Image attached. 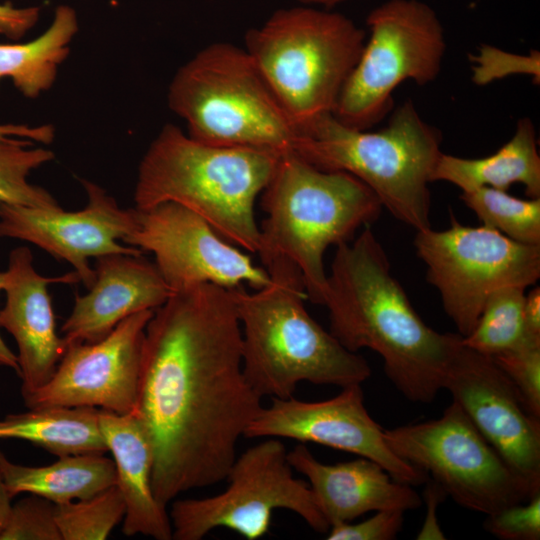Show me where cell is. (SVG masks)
Returning a JSON list of instances; mask_svg holds the SVG:
<instances>
[{"mask_svg":"<svg viewBox=\"0 0 540 540\" xmlns=\"http://www.w3.org/2000/svg\"><path fill=\"white\" fill-rule=\"evenodd\" d=\"M125 510L115 484L90 498L56 505L55 519L62 540H104L123 520Z\"/></svg>","mask_w":540,"mask_h":540,"instance_id":"f1b7e54d","label":"cell"},{"mask_svg":"<svg viewBox=\"0 0 540 540\" xmlns=\"http://www.w3.org/2000/svg\"><path fill=\"white\" fill-rule=\"evenodd\" d=\"M168 102L202 143L282 154L298 135L252 57L231 43H212L179 68Z\"/></svg>","mask_w":540,"mask_h":540,"instance_id":"ba28073f","label":"cell"},{"mask_svg":"<svg viewBox=\"0 0 540 540\" xmlns=\"http://www.w3.org/2000/svg\"><path fill=\"white\" fill-rule=\"evenodd\" d=\"M525 288L503 287L492 293L484 304L473 330L462 343L492 357L521 345L528 337L524 325Z\"/></svg>","mask_w":540,"mask_h":540,"instance_id":"484cf974","label":"cell"},{"mask_svg":"<svg viewBox=\"0 0 540 540\" xmlns=\"http://www.w3.org/2000/svg\"><path fill=\"white\" fill-rule=\"evenodd\" d=\"M38 7L17 8L10 3L0 4V33L17 40L25 35L39 19Z\"/></svg>","mask_w":540,"mask_h":540,"instance_id":"836d02e7","label":"cell"},{"mask_svg":"<svg viewBox=\"0 0 540 540\" xmlns=\"http://www.w3.org/2000/svg\"><path fill=\"white\" fill-rule=\"evenodd\" d=\"M99 426L113 455L116 485L125 502L123 534L171 540L169 513L153 492L154 453L141 420L135 413L117 414L99 409Z\"/></svg>","mask_w":540,"mask_h":540,"instance_id":"44dd1931","label":"cell"},{"mask_svg":"<svg viewBox=\"0 0 540 540\" xmlns=\"http://www.w3.org/2000/svg\"><path fill=\"white\" fill-rule=\"evenodd\" d=\"M532 495L540 493V418L491 357L458 346L444 388Z\"/></svg>","mask_w":540,"mask_h":540,"instance_id":"9a60e30c","label":"cell"},{"mask_svg":"<svg viewBox=\"0 0 540 540\" xmlns=\"http://www.w3.org/2000/svg\"><path fill=\"white\" fill-rule=\"evenodd\" d=\"M51 125L28 126L23 124H0V140L18 138L49 144L54 139Z\"/></svg>","mask_w":540,"mask_h":540,"instance_id":"d590c367","label":"cell"},{"mask_svg":"<svg viewBox=\"0 0 540 540\" xmlns=\"http://www.w3.org/2000/svg\"><path fill=\"white\" fill-rule=\"evenodd\" d=\"M404 511L380 510L359 523L342 522L331 525L329 540H392L402 529Z\"/></svg>","mask_w":540,"mask_h":540,"instance_id":"d6a6232c","label":"cell"},{"mask_svg":"<svg viewBox=\"0 0 540 540\" xmlns=\"http://www.w3.org/2000/svg\"><path fill=\"white\" fill-rule=\"evenodd\" d=\"M5 283V271L0 272V291L3 290ZM0 365L12 368L19 375V366L17 362V356L14 354L0 335Z\"/></svg>","mask_w":540,"mask_h":540,"instance_id":"74e56055","label":"cell"},{"mask_svg":"<svg viewBox=\"0 0 540 540\" xmlns=\"http://www.w3.org/2000/svg\"><path fill=\"white\" fill-rule=\"evenodd\" d=\"M81 182L88 203L78 211L0 203V237L27 241L68 262L88 289L95 280L90 258L143 252L118 242L136 229L137 209H124L99 185Z\"/></svg>","mask_w":540,"mask_h":540,"instance_id":"e0dca14e","label":"cell"},{"mask_svg":"<svg viewBox=\"0 0 540 540\" xmlns=\"http://www.w3.org/2000/svg\"><path fill=\"white\" fill-rule=\"evenodd\" d=\"M270 281L248 291L229 289L242 333V368L261 397H292L310 382L341 388L371 375L367 360L346 349L308 313L305 283L298 267L284 257L264 263Z\"/></svg>","mask_w":540,"mask_h":540,"instance_id":"3957f363","label":"cell"},{"mask_svg":"<svg viewBox=\"0 0 540 540\" xmlns=\"http://www.w3.org/2000/svg\"><path fill=\"white\" fill-rule=\"evenodd\" d=\"M435 181L449 182L462 192L481 187L507 191L519 183L529 198H540V156L532 120L521 118L510 140L489 156L462 158L442 153L432 174Z\"/></svg>","mask_w":540,"mask_h":540,"instance_id":"7402d4cb","label":"cell"},{"mask_svg":"<svg viewBox=\"0 0 540 540\" xmlns=\"http://www.w3.org/2000/svg\"><path fill=\"white\" fill-rule=\"evenodd\" d=\"M95 259V280L87 294L75 296L61 327L66 346L97 342L125 318L157 309L172 294L155 263L142 254L112 253Z\"/></svg>","mask_w":540,"mask_h":540,"instance_id":"d6986e66","label":"cell"},{"mask_svg":"<svg viewBox=\"0 0 540 540\" xmlns=\"http://www.w3.org/2000/svg\"><path fill=\"white\" fill-rule=\"evenodd\" d=\"M484 527L502 540H539L540 493L487 515Z\"/></svg>","mask_w":540,"mask_h":540,"instance_id":"1f68e13d","label":"cell"},{"mask_svg":"<svg viewBox=\"0 0 540 540\" xmlns=\"http://www.w3.org/2000/svg\"><path fill=\"white\" fill-rule=\"evenodd\" d=\"M280 155L202 143L166 124L140 162L135 207L180 204L202 217L229 243L257 253L260 232L254 205Z\"/></svg>","mask_w":540,"mask_h":540,"instance_id":"277c9868","label":"cell"},{"mask_svg":"<svg viewBox=\"0 0 540 540\" xmlns=\"http://www.w3.org/2000/svg\"><path fill=\"white\" fill-rule=\"evenodd\" d=\"M55 508L56 504L34 494L12 503L0 540H62Z\"/></svg>","mask_w":540,"mask_h":540,"instance_id":"4dcf8cb0","label":"cell"},{"mask_svg":"<svg viewBox=\"0 0 540 540\" xmlns=\"http://www.w3.org/2000/svg\"><path fill=\"white\" fill-rule=\"evenodd\" d=\"M77 30L75 10L61 5L39 37L26 43L0 44V80L10 78L24 96L38 97L53 85Z\"/></svg>","mask_w":540,"mask_h":540,"instance_id":"d4e9b609","label":"cell"},{"mask_svg":"<svg viewBox=\"0 0 540 540\" xmlns=\"http://www.w3.org/2000/svg\"><path fill=\"white\" fill-rule=\"evenodd\" d=\"M460 199L483 226L516 242L540 245V198L520 199L507 191L481 187L462 192Z\"/></svg>","mask_w":540,"mask_h":540,"instance_id":"4316f807","label":"cell"},{"mask_svg":"<svg viewBox=\"0 0 540 540\" xmlns=\"http://www.w3.org/2000/svg\"><path fill=\"white\" fill-rule=\"evenodd\" d=\"M441 143L440 131L407 99L378 131L320 116L298 130L292 151L318 169L355 176L391 215L418 231L431 227L429 184Z\"/></svg>","mask_w":540,"mask_h":540,"instance_id":"8992f818","label":"cell"},{"mask_svg":"<svg viewBox=\"0 0 540 540\" xmlns=\"http://www.w3.org/2000/svg\"><path fill=\"white\" fill-rule=\"evenodd\" d=\"M384 439L467 509L490 515L535 496L455 401L438 419L384 429Z\"/></svg>","mask_w":540,"mask_h":540,"instance_id":"7c38bea8","label":"cell"},{"mask_svg":"<svg viewBox=\"0 0 540 540\" xmlns=\"http://www.w3.org/2000/svg\"><path fill=\"white\" fill-rule=\"evenodd\" d=\"M33 443L58 457L104 454L107 445L99 426V409L92 407H35L0 420V440Z\"/></svg>","mask_w":540,"mask_h":540,"instance_id":"cb8c5ba5","label":"cell"},{"mask_svg":"<svg viewBox=\"0 0 540 540\" xmlns=\"http://www.w3.org/2000/svg\"><path fill=\"white\" fill-rule=\"evenodd\" d=\"M302 5H321L326 9H331L338 4L344 3L349 0H297Z\"/></svg>","mask_w":540,"mask_h":540,"instance_id":"ab89813d","label":"cell"},{"mask_svg":"<svg viewBox=\"0 0 540 540\" xmlns=\"http://www.w3.org/2000/svg\"><path fill=\"white\" fill-rule=\"evenodd\" d=\"M245 50L297 128L333 114L366 33L349 17L300 5L247 31Z\"/></svg>","mask_w":540,"mask_h":540,"instance_id":"52a82bcc","label":"cell"},{"mask_svg":"<svg viewBox=\"0 0 540 540\" xmlns=\"http://www.w3.org/2000/svg\"><path fill=\"white\" fill-rule=\"evenodd\" d=\"M0 471L12 498L28 493L56 505L90 498L116 484L115 463L103 454L66 455L49 465L25 466L0 451Z\"/></svg>","mask_w":540,"mask_h":540,"instance_id":"603a6c76","label":"cell"},{"mask_svg":"<svg viewBox=\"0 0 540 540\" xmlns=\"http://www.w3.org/2000/svg\"><path fill=\"white\" fill-rule=\"evenodd\" d=\"M260 195L266 213L259 226L261 262L273 257L293 262L307 299L323 305L326 250L350 242L358 229L375 222L383 209L380 200L355 176L318 169L293 151L280 155Z\"/></svg>","mask_w":540,"mask_h":540,"instance_id":"5b68a950","label":"cell"},{"mask_svg":"<svg viewBox=\"0 0 540 540\" xmlns=\"http://www.w3.org/2000/svg\"><path fill=\"white\" fill-rule=\"evenodd\" d=\"M525 293L524 325L528 336L540 337V287L538 285Z\"/></svg>","mask_w":540,"mask_h":540,"instance_id":"8d00e7d4","label":"cell"},{"mask_svg":"<svg viewBox=\"0 0 540 540\" xmlns=\"http://www.w3.org/2000/svg\"><path fill=\"white\" fill-rule=\"evenodd\" d=\"M366 23L370 36L333 112L359 130H369L392 111L393 92L403 82H433L446 51L443 25L421 0H387L370 11Z\"/></svg>","mask_w":540,"mask_h":540,"instance_id":"9c48e42d","label":"cell"},{"mask_svg":"<svg viewBox=\"0 0 540 540\" xmlns=\"http://www.w3.org/2000/svg\"><path fill=\"white\" fill-rule=\"evenodd\" d=\"M153 312L145 310L125 318L97 342L68 344L50 380L24 397L26 406L134 413L145 328Z\"/></svg>","mask_w":540,"mask_h":540,"instance_id":"5bb4252c","label":"cell"},{"mask_svg":"<svg viewBox=\"0 0 540 540\" xmlns=\"http://www.w3.org/2000/svg\"><path fill=\"white\" fill-rule=\"evenodd\" d=\"M261 400L243 373L241 326L229 289L197 284L154 310L134 413L153 447L152 488L161 505L225 480Z\"/></svg>","mask_w":540,"mask_h":540,"instance_id":"6da1fadb","label":"cell"},{"mask_svg":"<svg viewBox=\"0 0 540 540\" xmlns=\"http://www.w3.org/2000/svg\"><path fill=\"white\" fill-rule=\"evenodd\" d=\"M491 359L515 387L527 409L540 418V337H528L516 348Z\"/></svg>","mask_w":540,"mask_h":540,"instance_id":"f546056e","label":"cell"},{"mask_svg":"<svg viewBox=\"0 0 540 540\" xmlns=\"http://www.w3.org/2000/svg\"><path fill=\"white\" fill-rule=\"evenodd\" d=\"M246 438H287L312 442L368 458L393 479L411 486L429 476L399 458L386 444L384 429L368 413L361 384L343 387L333 398L307 402L271 398L248 425Z\"/></svg>","mask_w":540,"mask_h":540,"instance_id":"2e32d148","label":"cell"},{"mask_svg":"<svg viewBox=\"0 0 540 540\" xmlns=\"http://www.w3.org/2000/svg\"><path fill=\"white\" fill-rule=\"evenodd\" d=\"M26 139L0 140V203L37 208H57L56 199L44 188L31 184L28 175L54 159L45 148H33Z\"/></svg>","mask_w":540,"mask_h":540,"instance_id":"83f0119b","label":"cell"},{"mask_svg":"<svg viewBox=\"0 0 540 540\" xmlns=\"http://www.w3.org/2000/svg\"><path fill=\"white\" fill-rule=\"evenodd\" d=\"M287 452L280 439L264 438L236 456L224 491L175 500L169 512L172 539L200 540L226 528L256 540L269 531L276 509L297 514L316 532H328L309 484L294 477Z\"/></svg>","mask_w":540,"mask_h":540,"instance_id":"30bf717a","label":"cell"},{"mask_svg":"<svg viewBox=\"0 0 540 540\" xmlns=\"http://www.w3.org/2000/svg\"><path fill=\"white\" fill-rule=\"evenodd\" d=\"M323 305L329 332L351 352L378 353L387 377L408 400L430 403L444 388L463 336L439 333L422 320L370 225L336 246Z\"/></svg>","mask_w":540,"mask_h":540,"instance_id":"7a4b0ae2","label":"cell"},{"mask_svg":"<svg viewBox=\"0 0 540 540\" xmlns=\"http://www.w3.org/2000/svg\"><path fill=\"white\" fill-rule=\"evenodd\" d=\"M11 507L12 497L0 471V534L7 523Z\"/></svg>","mask_w":540,"mask_h":540,"instance_id":"f35d334b","label":"cell"},{"mask_svg":"<svg viewBox=\"0 0 540 540\" xmlns=\"http://www.w3.org/2000/svg\"><path fill=\"white\" fill-rule=\"evenodd\" d=\"M136 208V207H135ZM137 209V227L123 243L154 255L155 265L171 292L212 283L227 289L267 285V270L223 239L188 208L163 202Z\"/></svg>","mask_w":540,"mask_h":540,"instance_id":"4fadbf2b","label":"cell"},{"mask_svg":"<svg viewBox=\"0 0 540 540\" xmlns=\"http://www.w3.org/2000/svg\"><path fill=\"white\" fill-rule=\"evenodd\" d=\"M414 247L426 265L427 281L463 337L492 293L509 286L527 289L540 278V245L516 242L483 225H462L452 213L449 228L416 231Z\"/></svg>","mask_w":540,"mask_h":540,"instance_id":"8fae6325","label":"cell"},{"mask_svg":"<svg viewBox=\"0 0 540 540\" xmlns=\"http://www.w3.org/2000/svg\"><path fill=\"white\" fill-rule=\"evenodd\" d=\"M78 281L74 271L52 278L40 275L33 267L32 253L27 247H18L9 255L0 327L13 336L18 348L23 398L50 380L66 350L63 337L56 331L48 284Z\"/></svg>","mask_w":540,"mask_h":540,"instance_id":"ac0fdd59","label":"cell"},{"mask_svg":"<svg viewBox=\"0 0 540 540\" xmlns=\"http://www.w3.org/2000/svg\"><path fill=\"white\" fill-rule=\"evenodd\" d=\"M447 496L445 491L433 480L427 484L424 497L427 504V515L417 539H445L437 522L436 508Z\"/></svg>","mask_w":540,"mask_h":540,"instance_id":"e575fe53","label":"cell"},{"mask_svg":"<svg viewBox=\"0 0 540 540\" xmlns=\"http://www.w3.org/2000/svg\"><path fill=\"white\" fill-rule=\"evenodd\" d=\"M293 470L303 474L329 526L352 522L371 511L419 508L422 500L409 484L398 482L368 458L325 464L304 444L287 452Z\"/></svg>","mask_w":540,"mask_h":540,"instance_id":"ffe728a7","label":"cell"}]
</instances>
